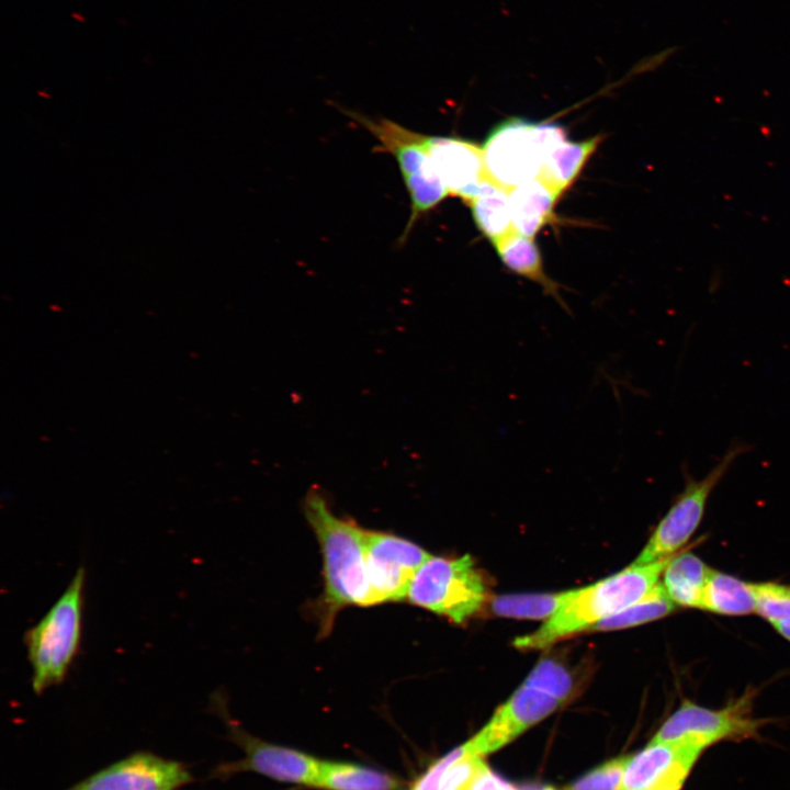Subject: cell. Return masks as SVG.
Listing matches in <instances>:
<instances>
[{
	"mask_svg": "<svg viewBox=\"0 0 790 790\" xmlns=\"http://www.w3.org/2000/svg\"><path fill=\"white\" fill-rule=\"evenodd\" d=\"M304 511L323 555L325 588L317 613L320 633L326 636L342 608L371 606L365 565L366 530L351 519L336 516L317 489L307 493Z\"/></svg>",
	"mask_w": 790,
	"mask_h": 790,
	"instance_id": "obj_1",
	"label": "cell"
},
{
	"mask_svg": "<svg viewBox=\"0 0 790 790\" xmlns=\"http://www.w3.org/2000/svg\"><path fill=\"white\" fill-rule=\"evenodd\" d=\"M672 556L647 564L632 563L614 575L576 588L573 597L550 619L535 631L515 639L514 645L519 650H544L576 633L589 631L650 592L659 583Z\"/></svg>",
	"mask_w": 790,
	"mask_h": 790,
	"instance_id": "obj_2",
	"label": "cell"
},
{
	"mask_svg": "<svg viewBox=\"0 0 790 790\" xmlns=\"http://www.w3.org/2000/svg\"><path fill=\"white\" fill-rule=\"evenodd\" d=\"M84 578L86 571L80 566L61 596L24 634L32 689L37 695L64 681L78 653Z\"/></svg>",
	"mask_w": 790,
	"mask_h": 790,
	"instance_id": "obj_3",
	"label": "cell"
},
{
	"mask_svg": "<svg viewBox=\"0 0 790 790\" xmlns=\"http://www.w3.org/2000/svg\"><path fill=\"white\" fill-rule=\"evenodd\" d=\"M406 598L458 624L479 612L489 600L483 573L469 554L431 555L415 574Z\"/></svg>",
	"mask_w": 790,
	"mask_h": 790,
	"instance_id": "obj_4",
	"label": "cell"
},
{
	"mask_svg": "<svg viewBox=\"0 0 790 790\" xmlns=\"http://www.w3.org/2000/svg\"><path fill=\"white\" fill-rule=\"evenodd\" d=\"M379 142L377 151L392 155L399 168L410 199V216L402 240L422 214L435 208L450 193L436 173L426 146V135L413 132L388 119H371L345 111Z\"/></svg>",
	"mask_w": 790,
	"mask_h": 790,
	"instance_id": "obj_5",
	"label": "cell"
},
{
	"mask_svg": "<svg viewBox=\"0 0 790 790\" xmlns=\"http://www.w3.org/2000/svg\"><path fill=\"white\" fill-rule=\"evenodd\" d=\"M752 449L745 441H733L714 466L699 479L685 469L684 489L659 520L633 563L647 564L681 551L700 526L708 499L716 485L735 461Z\"/></svg>",
	"mask_w": 790,
	"mask_h": 790,
	"instance_id": "obj_6",
	"label": "cell"
},
{
	"mask_svg": "<svg viewBox=\"0 0 790 790\" xmlns=\"http://www.w3.org/2000/svg\"><path fill=\"white\" fill-rule=\"evenodd\" d=\"M754 691H746L721 709H710L685 699L667 718L653 741L704 749L722 741L754 737L768 723L753 715Z\"/></svg>",
	"mask_w": 790,
	"mask_h": 790,
	"instance_id": "obj_7",
	"label": "cell"
},
{
	"mask_svg": "<svg viewBox=\"0 0 790 790\" xmlns=\"http://www.w3.org/2000/svg\"><path fill=\"white\" fill-rule=\"evenodd\" d=\"M534 126L535 122L510 117L497 124L482 146L489 179L508 193L540 174L542 151Z\"/></svg>",
	"mask_w": 790,
	"mask_h": 790,
	"instance_id": "obj_8",
	"label": "cell"
},
{
	"mask_svg": "<svg viewBox=\"0 0 790 790\" xmlns=\"http://www.w3.org/2000/svg\"><path fill=\"white\" fill-rule=\"evenodd\" d=\"M430 556L404 538L366 530L365 565L371 606L406 598L415 574Z\"/></svg>",
	"mask_w": 790,
	"mask_h": 790,
	"instance_id": "obj_9",
	"label": "cell"
},
{
	"mask_svg": "<svg viewBox=\"0 0 790 790\" xmlns=\"http://www.w3.org/2000/svg\"><path fill=\"white\" fill-rule=\"evenodd\" d=\"M191 781V774L181 763L139 752L67 790H177Z\"/></svg>",
	"mask_w": 790,
	"mask_h": 790,
	"instance_id": "obj_10",
	"label": "cell"
},
{
	"mask_svg": "<svg viewBox=\"0 0 790 790\" xmlns=\"http://www.w3.org/2000/svg\"><path fill=\"white\" fill-rule=\"evenodd\" d=\"M432 167L449 193L466 203L495 184L488 177L483 148L458 137L426 136Z\"/></svg>",
	"mask_w": 790,
	"mask_h": 790,
	"instance_id": "obj_11",
	"label": "cell"
},
{
	"mask_svg": "<svg viewBox=\"0 0 790 790\" xmlns=\"http://www.w3.org/2000/svg\"><path fill=\"white\" fill-rule=\"evenodd\" d=\"M562 704L563 702L548 693L521 685L498 707L486 725L467 742L477 756L495 752Z\"/></svg>",
	"mask_w": 790,
	"mask_h": 790,
	"instance_id": "obj_12",
	"label": "cell"
},
{
	"mask_svg": "<svg viewBox=\"0 0 790 790\" xmlns=\"http://www.w3.org/2000/svg\"><path fill=\"white\" fill-rule=\"evenodd\" d=\"M233 738L245 749L246 757L224 765L218 774L251 770L280 781L316 787L321 760L302 752L257 740L236 725Z\"/></svg>",
	"mask_w": 790,
	"mask_h": 790,
	"instance_id": "obj_13",
	"label": "cell"
},
{
	"mask_svg": "<svg viewBox=\"0 0 790 790\" xmlns=\"http://www.w3.org/2000/svg\"><path fill=\"white\" fill-rule=\"evenodd\" d=\"M701 753L693 746L652 740L630 756L618 790H653L672 780H686Z\"/></svg>",
	"mask_w": 790,
	"mask_h": 790,
	"instance_id": "obj_14",
	"label": "cell"
},
{
	"mask_svg": "<svg viewBox=\"0 0 790 790\" xmlns=\"http://www.w3.org/2000/svg\"><path fill=\"white\" fill-rule=\"evenodd\" d=\"M487 770L466 742L430 766L411 790H472Z\"/></svg>",
	"mask_w": 790,
	"mask_h": 790,
	"instance_id": "obj_15",
	"label": "cell"
},
{
	"mask_svg": "<svg viewBox=\"0 0 790 790\" xmlns=\"http://www.w3.org/2000/svg\"><path fill=\"white\" fill-rule=\"evenodd\" d=\"M560 196L540 178L512 189L508 199L515 230L534 237L551 219L553 207Z\"/></svg>",
	"mask_w": 790,
	"mask_h": 790,
	"instance_id": "obj_16",
	"label": "cell"
},
{
	"mask_svg": "<svg viewBox=\"0 0 790 790\" xmlns=\"http://www.w3.org/2000/svg\"><path fill=\"white\" fill-rule=\"evenodd\" d=\"M503 263L516 274L538 283L546 294L568 312L560 294L558 284L550 279L544 271L540 250L533 239L514 230L494 245Z\"/></svg>",
	"mask_w": 790,
	"mask_h": 790,
	"instance_id": "obj_17",
	"label": "cell"
},
{
	"mask_svg": "<svg viewBox=\"0 0 790 790\" xmlns=\"http://www.w3.org/2000/svg\"><path fill=\"white\" fill-rule=\"evenodd\" d=\"M710 567L690 551L674 554L663 572V586L676 606L701 609Z\"/></svg>",
	"mask_w": 790,
	"mask_h": 790,
	"instance_id": "obj_18",
	"label": "cell"
},
{
	"mask_svg": "<svg viewBox=\"0 0 790 790\" xmlns=\"http://www.w3.org/2000/svg\"><path fill=\"white\" fill-rule=\"evenodd\" d=\"M701 609L721 616H747L756 612L754 583L710 568Z\"/></svg>",
	"mask_w": 790,
	"mask_h": 790,
	"instance_id": "obj_19",
	"label": "cell"
},
{
	"mask_svg": "<svg viewBox=\"0 0 790 790\" xmlns=\"http://www.w3.org/2000/svg\"><path fill=\"white\" fill-rule=\"evenodd\" d=\"M599 142V136L582 142L567 138L560 142L544 155L538 178L561 195L577 178Z\"/></svg>",
	"mask_w": 790,
	"mask_h": 790,
	"instance_id": "obj_20",
	"label": "cell"
},
{
	"mask_svg": "<svg viewBox=\"0 0 790 790\" xmlns=\"http://www.w3.org/2000/svg\"><path fill=\"white\" fill-rule=\"evenodd\" d=\"M575 589L555 592L498 595L487 601L490 612L498 617L548 620L574 595Z\"/></svg>",
	"mask_w": 790,
	"mask_h": 790,
	"instance_id": "obj_21",
	"label": "cell"
},
{
	"mask_svg": "<svg viewBox=\"0 0 790 790\" xmlns=\"http://www.w3.org/2000/svg\"><path fill=\"white\" fill-rule=\"evenodd\" d=\"M317 788L327 790H398L396 777L379 770L348 763H320Z\"/></svg>",
	"mask_w": 790,
	"mask_h": 790,
	"instance_id": "obj_22",
	"label": "cell"
},
{
	"mask_svg": "<svg viewBox=\"0 0 790 790\" xmlns=\"http://www.w3.org/2000/svg\"><path fill=\"white\" fill-rule=\"evenodd\" d=\"M508 194L504 189L494 185L467 202L476 227L493 245L515 230Z\"/></svg>",
	"mask_w": 790,
	"mask_h": 790,
	"instance_id": "obj_23",
	"label": "cell"
},
{
	"mask_svg": "<svg viewBox=\"0 0 790 790\" xmlns=\"http://www.w3.org/2000/svg\"><path fill=\"white\" fill-rule=\"evenodd\" d=\"M676 607L659 582L643 598L601 620L589 631H613L650 623L673 613Z\"/></svg>",
	"mask_w": 790,
	"mask_h": 790,
	"instance_id": "obj_24",
	"label": "cell"
},
{
	"mask_svg": "<svg viewBox=\"0 0 790 790\" xmlns=\"http://www.w3.org/2000/svg\"><path fill=\"white\" fill-rule=\"evenodd\" d=\"M522 685L566 702L577 691L578 675L564 659L549 655L542 657L528 674Z\"/></svg>",
	"mask_w": 790,
	"mask_h": 790,
	"instance_id": "obj_25",
	"label": "cell"
},
{
	"mask_svg": "<svg viewBox=\"0 0 790 790\" xmlns=\"http://www.w3.org/2000/svg\"><path fill=\"white\" fill-rule=\"evenodd\" d=\"M756 612L772 627L790 620V585L754 583Z\"/></svg>",
	"mask_w": 790,
	"mask_h": 790,
	"instance_id": "obj_26",
	"label": "cell"
},
{
	"mask_svg": "<svg viewBox=\"0 0 790 790\" xmlns=\"http://www.w3.org/2000/svg\"><path fill=\"white\" fill-rule=\"evenodd\" d=\"M630 756L612 759L591 770L565 790H618Z\"/></svg>",
	"mask_w": 790,
	"mask_h": 790,
	"instance_id": "obj_27",
	"label": "cell"
},
{
	"mask_svg": "<svg viewBox=\"0 0 790 790\" xmlns=\"http://www.w3.org/2000/svg\"><path fill=\"white\" fill-rule=\"evenodd\" d=\"M472 790H516V788L499 779L488 769L479 777Z\"/></svg>",
	"mask_w": 790,
	"mask_h": 790,
	"instance_id": "obj_28",
	"label": "cell"
},
{
	"mask_svg": "<svg viewBox=\"0 0 790 790\" xmlns=\"http://www.w3.org/2000/svg\"><path fill=\"white\" fill-rule=\"evenodd\" d=\"M774 628L782 637L790 642V620L778 623Z\"/></svg>",
	"mask_w": 790,
	"mask_h": 790,
	"instance_id": "obj_29",
	"label": "cell"
},
{
	"mask_svg": "<svg viewBox=\"0 0 790 790\" xmlns=\"http://www.w3.org/2000/svg\"><path fill=\"white\" fill-rule=\"evenodd\" d=\"M685 780H672L668 782H665L653 790H680Z\"/></svg>",
	"mask_w": 790,
	"mask_h": 790,
	"instance_id": "obj_30",
	"label": "cell"
},
{
	"mask_svg": "<svg viewBox=\"0 0 790 790\" xmlns=\"http://www.w3.org/2000/svg\"><path fill=\"white\" fill-rule=\"evenodd\" d=\"M516 790H555L552 787H532V788H523V789H516Z\"/></svg>",
	"mask_w": 790,
	"mask_h": 790,
	"instance_id": "obj_31",
	"label": "cell"
},
{
	"mask_svg": "<svg viewBox=\"0 0 790 790\" xmlns=\"http://www.w3.org/2000/svg\"><path fill=\"white\" fill-rule=\"evenodd\" d=\"M71 16L76 20H79L80 22H84V18L80 15L79 13H71Z\"/></svg>",
	"mask_w": 790,
	"mask_h": 790,
	"instance_id": "obj_32",
	"label": "cell"
}]
</instances>
